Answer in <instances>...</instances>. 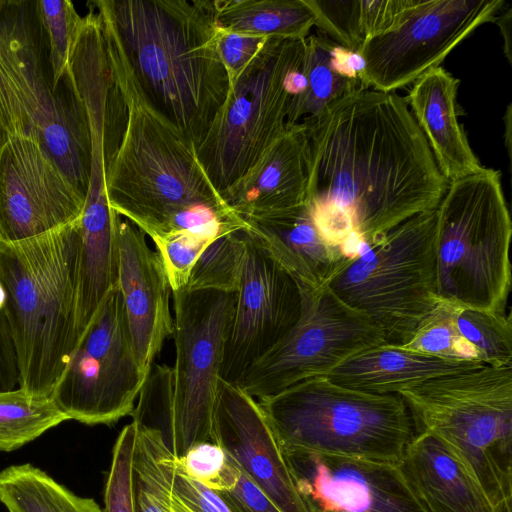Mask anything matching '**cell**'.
<instances>
[{
  "mask_svg": "<svg viewBox=\"0 0 512 512\" xmlns=\"http://www.w3.org/2000/svg\"><path fill=\"white\" fill-rule=\"evenodd\" d=\"M437 210L419 213L364 244L328 283L331 291L401 346L439 304Z\"/></svg>",
  "mask_w": 512,
  "mask_h": 512,
  "instance_id": "9c48e42d",
  "label": "cell"
},
{
  "mask_svg": "<svg viewBox=\"0 0 512 512\" xmlns=\"http://www.w3.org/2000/svg\"><path fill=\"white\" fill-rule=\"evenodd\" d=\"M138 423L133 459L137 512H171L172 485L177 457L161 433Z\"/></svg>",
  "mask_w": 512,
  "mask_h": 512,
  "instance_id": "4dcf8cb0",
  "label": "cell"
},
{
  "mask_svg": "<svg viewBox=\"0 0 512 512\" xmlns=\"http://www.w3.org/2000/svg\"><path fill=\"white\" fill-rule=\"evenodd\" d=\"M137 436L138 423L133 420L116 438L104 487V512H137L133 473Z\"/></svg>",
  "mask_w": 512,
  "mask_h": 512,
  "instance_id": "8d00e7d4",
  "label": "cell"
},
{
  "mask_svg": "<svg viewBox=\"0 0 512 512\" xmlns=\"http://www.w3.org/2000/svg\"><path fill=\"white\" fill-rule=\"evenodd\" d=\"M226 464V452L213 442L196 444L176 459L181 472L216 492L223 487Z\"/></svg>",
  "mask_w": 512,
  "mask_h": 512,
  "instance_id": "ab89813d",
  "label": "cell"
},
{
  "mask_svg": "<svg viewBox=\"0 0 512 512\" xmlns=\"http://www.w3.org/2000/svg\"><path fill=\"white\" fill-rule=\"evenodd\" d=\"M494 21H496V23L500 27V31H501V33L503 35L504 40H505V43H504L505 53H506V56H507L509 62H511L510 49H509V46H510V42H509L510 33L509 32L511 30V9H509L500 18H495Z\"/></svg>",
  "mask_w": 512,
  "mask_h": 512,
  "instance_id": "ee69618b",
  "label": "cell"
},
{
  "mask_svg": "<svg viewBox=\"0 0 512 512\" xmlns=\"http://www.w3.org/2000/svg\"><path fill=\"white\" fill-rule=\"evenodd\" d=\"M37 9L47 37L53 89L67 71L82 17L69 0L37 1Z\"/></svg>",
  "mask_w": 512,
  "mask_h": 512,
  "instance_id": "d590c367",
  "label": "cell"
},
{
  "mask_svg": "<svg viewBox=\"0 0 512 512\" xmlns=\"http://www.w3.org/2000/svg\"><path fill=\"white\" fill-rule=\"evenodd\" d=\"M245 221L251 239L296 282L311 288L328 285L350 258L323 238L308 204Z\"/></svg>",
  "mask_w": 512,
  "mask_h": 512,
  "instance_id": "44dd1931",
  "label": "cell"
},
{
  "mask_svg": "<svg viewBox=\"0 0 512 512\" xmlns=\"http://www.w3.org/2000/svg\"><path fill=\"white\" fill-rule=\"evenodd\" d=\"M246 229L212 240L194 263L185 289L237 292L246 252Z\"/></svg>",
  "mask_w": 512,
  "mask_h": 512,
  "instance_id": "d6a6232c",
  "label": "cell"
},
{
  "mask_svg": "<svg viewBox=\"0 0 512 512\" xmlns=\"http://www.w3.org/2000/svg\"><path fill=\"white\" fill-rule=\"evenodd\" d=\"M300 312L296 281L251 239L246 229V252L221 378L235 383L289 332Z\"/></svg>",
  "mask_w": 512,
  "mask_h": 512,
  "instance_id": "9a60e30c",
  "label": "cell"
},
{
  "mask_svg": "<svg viewBox=\"0 0 512 512\" xmlns=\"http://www.w3.org/2000/svg\"><path fill=\"white\" fill-rule=\"evenodd\" d=\"M118 250V289L131 341L142 367L151 370L164 341L174 333L171 287L160 256L148 246L145 234L122 218Z\"/></svg>",
  "mask_w": 512,
  "mask_h": 512,
  "instance_id": "ac0fdd59",
  "label": "cell"
},
{
  "mask_svg": "<svg viewBox=\"0 0 512 512\" xmlns=\"http://www.w3.org/2000/svg\"><path fill=\"white\" fill-rule=\"evenodd\" d=\"M285 455L308 512H426L398 464L310 451Z\"/></svg>",
  "mask_w": 512,
  "mask_h": 512,
  "instance_id": "2e32d148",
  "label": "cell"
},
{
  "mask_svg": "<svg viewBox=\"0 0 512 512\" xmlns=\"http://www.w3.org/2000/svg\"><path fill=\"white\" fill-rule=\"evenodd\" d=\"M174 367L158 366L140 392L132 415L158 430L167 448L182 457L191 447L212 442V418L236 292H172Z\"/></svg>",
  "mask_w": 512,
  "mask_h": 512,
  "instance_id": "5b68a950",
  "label": "cell"
},
{
  "mask_svg": "<svg viewBox=\"0 0 512 512\" xmlns=\"http://www.w3.org/2000/svg\"><path fill=\"white\" fill-rule=\"evenodd\" d=\"M320 34L357 52L374 36L394 29L417 0H306Z\"/></svg>",
  "mask_w": 512,
  "mask_h": 512,
  "instance_id": "83f0119b",
  "label": "cell"
},
{
  "mask_svg": "<svg viewBox=\"0 0 512 512\" xmlns=\"http://www.w3.org/2000/svg\"><path fill=\"white\" fill-rule=\"evenodd\" d=\"M511 105H508L507 107V113L505 116V126H506V132H505V143L508 150L509 158H511V111H510Z\"/></svg>",
  "mask_w": 512,
  "mask_h": 512,
  "instance_id": "f6af8a7d",
  "label": "cell"
},
{
  "mask_svg": "<svg viewBox=\"0 0 512 512\" xmlns=\"http://www.w3.org/2000/svg\"><path fill=\"white\" fill-rule=\"evenodd\" d=\"M455 322L461 336L491 366L512 364V323L505 311L458 307Z\"/></svg>",
  "mask_w": 512,
  "mask_h": 512,
  "instance_id": "836d02e7",
  "label": "cell"
},
{
  "mask_svg": "<svg viewBox=\"0 0 512 512\" xmlns=\"http://www.w3.org/2000/svg\"><path fill=\"white\" fill-rule=\"evenodd\" d=\"M84 195L37 134L7 137L0 146V240L45 234L81 218Z\"/></svg>",
  "mask_w": 512,
  "mask_h": 512,
  "instance_id": "5bb4252c",
  "label": "cell"
},
{
  "mask_svg": "<svg viewBox=\"0 0 512 512\" xmlns=\"http://www.w3.org/2000/svg\"><path fill=\"white\" fill-rule=\"evenodd\" d=\"M305 39L268 38L230 85L196 149L199 164L219 193L286 131L292 98L303 83Z\"/></svg>",
  "mask_w": 512,
  "mask_h": 512,
  "instance_id": "30bf717a",
  "label": "cell"
},
{
  "mask_svg": "<svg viewBox=\"0 0 512 512\" xmlns=\"http://www.w3.org/2000/svg\"><path fill=\"white\" fill-rule=\"evenodd\" d=\"M217 493L231 512H282L228 454L223 487Z\"/></svg>",
  "mask_w": 512,
  "mask_h": 512,
  "instance_id": "f35d334b",
  "label": "cell"
},
{
  "mask_svg": "<svg viewBox=\"0 0 512 512\" xmlns=\"http://www.w3.org/2000/svg\"><path fill=\"white\" fill-rule=\"evenodd\" d=\"M218 444L282 512H308L285 452L258 401L221 378L212 418Z\"/></svg>",
  "mask_w": 512,
  "mask_h": 512,
  "instance_id": "e0dca14e",
  "label": "cell"
},
{
  "mask_svg": "<svg viewBox=\"0 0 512 512\" xmlns=\"http://www.w3.org/2000/svg\"><path fill=\"white\" fill-rule=\"evenodd\" d=\"M218 30V51L231 85L261 51L268 38Z\"/></svg>",
  "mask_w": 512,
  "mask_h": 512,
  "instance_id": "60d3db41",
  "label": "cell"
},
{
  "mask_svg": "<svg viewBox=\"0 0 512 512\" xmlns=\"http://www.w3.org/2000/svg\"><path fill=\"white\" fill-rule=\"evenodd\" d=\"M220 195L244 220L307 204L308 173L301 125L288 127L257 162Z\"/></svg>",
  "mask_w": 512,
  "mask_h": 512,
  "instance_id": "d6986e66",
  "label": "cell"
},
{
  "mask_svg": "<svg viewBox=\"0 0 512 512\" xmlns=\"http://www.w3.org/2000/svg\"><path fill=\"white\" fill-rule=\"evenodd\" d=\"M100 25L127 108L125 132L106 180L109 207L152 241L183 231L216 238L243 228L245 220L207 178L195 148L152 104L116 37Z\"/></svg>",
  "mask_w": 512,
  "mask_h": 512,
  "instance_id": "7a4b0ae2",
  "label": "cell"
},
{
  "mask_svg": "<svg viewBox=\"0 0 512 512\" xmlns=\"http://www.w3.org/2000/svg\"><path fill=\"white\" fill-rule=\"evenodd\" d=\"M6 139L7 137L2 132H0V146L4 143Z\"/></svg>",
  "mask_w": 512,
  "mask_h": 512,
  "instance_id": "7dc6e473",
  "label": "cell"
},
{
  "mask_svg": "<svg viewBox=\"0 0 512 512\" xmlns=\"http://www.w3.org/2000/svg\"><path fill=\"white\" fill-rule=\"evenodd\" d=\"M299 125L307 204L347 211L367 245L407 219L437 209L446 193L449 182L396 92L354 90Z\"/></svg>",
  "mask_w": 512,
  "mask_h": 512,
  "instance_id": "6da1fadb",
  "label": "cell"
},
{
  "mask_svg": "<svg viewBox=\"0 0 512 512\" xmlns=\"http://www.w3.org/2000/svg\"><path fill=\"white\" fill-rule=\"evenodd\" d=\"M79 223L20 241L0 240V283L18 385L33 395H52L78 344Z\"/></svg>",
  "mask_w": 512,
  "mask_h": 512,
  "instance_id": "277c9868",
  "label": "cell"
},
{
  "mask_svg": "<svg viewBox=\"0 0 512 512\" xmlns=\"http://www.w3.org/2000/svg\"><path fill=\"white\" fill-rule=\"evenodd\" d=\"M458 306L440 301L415 334L401 347L454 361H480L475 348L457 329L455 316Z\"/></svg>",
  "mask_w": 512,
  "mask_h": 512,
  "instance_id": "e575fe53",
  "label": "cell"
},
{
  "mask_svg": "<svg viewBox=\"0 0 512 512\" xmlns=\"http://www.w3.org/2000/svg\"><path fill=\"white\" fill-rule=\"evenodd\" d=\"M398 395L418 432L438 438L494 504L511 512L512 364L436 376Z\"/></svg>",
  "mask_w": 512,
  "mask_h": 512,
  "instance_id": "8992f818",
  "label": "cell"
},
{
  "mask_svg": "<svg viewBox=\"0 0 512 512\" xmlns=\"http://www.w3.org/2000/svg\"><path fill=\"white\" fill-rule=\"evenodd\" d=\"M37 134L55 163L86 195L91 160L89 125L67 71L53 87L52 110Z\"/></svg>",
  "mask_w": 512,
  "mask_h": 512,
  "instance_id": "4316f807",
  "label": "cell"
},
{
  "mask_svg": "<svg viewBox=\"0 0 512 512\" xmlns=\"http://www.w3.org/2000/svg\"><path fill=\"white\" fill-rule=\"evenodd\" d=\"M398 466L426 512H509L496 506L478 480L427 431L417 433Z\"/></svg>",
  "mask_w": 512,
  "mask_h": 512,
  "instance_id": "7402d4cb",
  "label": "cell"
},
{
  "mask_svg": "<svg viewBox=\"0 0 512 512\" xmlns=\"http://www.w3.org/2000/svg\"><path fill=\"white\" fill-rule=\"evenodd\" d=\"M0 132L6 137L32 133L20 93L1 54Z\"/></svg>",
  "mask_w": 512,
  "mask_h": 512,
  "instance_id": "b9f144b4",
  "label": "cell"
},
{
  "mask_svg": "<svg viewBox=\"0 0 512 512\" xmlns=\"http://www.w3.org/2000/svg\"><path fill=\"white\" fill-rule=\"evenodd\" d=\"M363 61L357 52L344 49L322 34L305 39L303 84L291 101L287 128L319 117L334 101L363 89Z\"/></svg>",
  "mask_w": 512,
  "mask_h": 512,
  "instance_id": "484cf974",
  "label": "cell"
},
{
  "mask_svg": "<svg viewBox=\"0 0 512 512\" xmlns=\"http://www.w3.org/2000/svg\"><path fill=\"white\" fill-rule=\"evenodd\" d=\"M149 374L135 353L117 288L80 339L51 397L69 420L111 425L132 415Z\"/></svg>",
  "mask_w": 512,
  "mask_h": 512,
  "instance_id": "7c38bea8",
  "label": "cell"
},
{
  "mask_svg": "<svg viewBox=\"0 0 512 512\" xmlns=\"http://www.w3.org/2000/svg\"><path fill=\"white\" fill-rule=\"evenodd\" d=\"M296 283L301 297L297 322L234 383L256 400L327 376L359 353L386 344L380 329L328 285L314 289Z\"/></svg>",
  "mask_w": 512,
  "mask_h": 512,
  "instance_id": "8fae6325",
  "label": "cell"
},
{
  "mask_svg": "<svg viewBox=\"0 0 512 512\" xmlns=\"http://www.w3.org/2000/svg\"><path fill=\"white\" fill-rule=\"evenodd\" d=\"M436 210L439 300L460 308L505 311L512 222L500 172L483 168L449 182Z\"/></svg>",
  "mask_w": 512,
  "mask_h": 512,
  "instance_id": "ba28073f",
  "label": "cell"
},
{
  "mask_svg": "<svg viewBox=\"0 0 512 512\" xmlns=\"http://www.w3.org/2000/svg\"><path fill=\"white\" fill-rule=\"evenodd\" d=\"M171 512H192L173 493L171 496Z\"/></svg>",
  "mask_w": 512,
  "mask_h": 512,
  "instance_id": "bcb514c9",
  "label": "cell"
},
{
  "mask_svg": "<svg viewBox=\"0 0 512 512\" xmlns=\"http://www.w3.org/2000/svg\"><path fill=\"white\" fill-rule=\"evenodd\" d=\"M172 493L192 512H231L216 491L190 478L177 467Z\"/></svg>",
  "mask_w": 512,
  "mask_h": 512,
  "instance_id": "7bdbcfd3",
  "label": "cell"
},
{
  "mask_svg": "<svg viewBox=\"0 0 512 512\" xmlns=\"http://www.w3.org/2000/svg\"><path fill=\"white\" fill-rule=\"evenodd\" d=\"M0 54L18 88L31 131L37 134L53 101L48 42L37 1L0 0Z\"/></svg>",
  "mask_w": 512,
  "mask_h": 512,
  "instance_id": "ffe728a7",
  "label": "cell"
},
{
  "mask_svg": "<svg viewBox=\"0 0 512 512\" xmlns=\"http://www.w3.org/2000/svg\"><path fill=\"white\" fill-rule=\"evenodd\" d=\"M67 420L51 396L0 391V451L16 450Z\"/></svg>",
  "mask_w": 512,
  "mask_h": 512,
  "instance_id": "1f68e13d",
  "label": "cell"
},
{
  "mask_svg": "<svg viewBox=\"0 0 512 512\" xmlns=\"http://www.w3.org/2000/svg\"><path fill=\"white\" fill-rule=\"evenodd\" d=\"M152 104L195 150L229 91L213 0H97Z\"/></svg>",
  "mask_w": 512,
  "mask_h": 512,
  "instance_id": "3957f363",
  "label": "cell"
},
{
  "mask_svg": "<svg viewBox=\"0 0 512 512\" xmlns=\"http://www.w3.org/2000/svg\"><path fill=\"white\" fill-rule=\"evenodd\" d=\"M214 239L206 234L183 231L153 240L172 292L186 287L194 263Z\"/></svg>",
  "mask_w": 512,
  "mask_h": 512,
  "instance_id": "74e56055",
  "label": "cell"
},
{
  "mask_svg": "<svg viewBox=\"0 0 512 512\" xmlns=\"http://www.w3.org/2000/svg\"><path fill=\"white\" fill-rule=\"evenodd\" d=\"M121 218L110 207L84 208L81 215L75 298L78 343L107 297L118 288Z\"/></svg>",
  "mask_w": 512,
  "mask_h": 512,
  "instance_id": "cb8c5ba5",
  "label": "cell"
},
{
  "mask_svg": "<svg viewBox=\"0 0 512 512\" xmlns=\"http://www.w3.org/2000/svg\"><path fill=\"white\" fill-rule=\"evenodd\" d=\"M503 5V0H417L398 26L367 39L357 51L362 88L396 92L415 82L476 28L494 21Z\"/></svg>",
  "mask_w": 512,
  "mask_h": 512,
  "instance_id": "4fadbf2b",
  "label": "cell"
},
{
  "mask_svg": "<svg viewBox=\"0 0 512 512\" xmlns=\"http://www.w3.org/2000/svg\"><path fill=\"white\" fill-rule=\"evenodd\" d=\"M459 83V79L439 66L413 82L405 98L440 172L448 182L484 168L458 120Z\"/></svg>",
  "mask_w": 512,
  "mask_h": 512,
  "instance_id": "603a6c76",
  "label": "cell"
},
{
  "mask_svg": "<svg viewBox=\"0 0 512 512\" xmlns=\"http://www.w3.org/2000/svg\"><path fill=\"white\" fill-rule=\"evenodd\" d=\"M283 450L398 464L418 433L398 394H374L325 376L257 400Z\"/></svg>",
  "mask_w": 512,
  "mask_h": 512,
  "instance_id": "52a82bcc",
  "label": "cell"
},
{
  "mask_svg": "<svg viewBox=\"0 0 512 512\" xmlns=\"http://www.w3.org/2000/svg\"><path fill=\"white\" fill-rule=\"evenodd\" d=\"M483 365L480 361L445 360L383 344L350 358L325 377L364 392L398 394L430 378Z\"/></svg>",
  "mask_w": 512,
  "mask_h": 512,
  "instance_id": "d4e9b609",
  "label": "cell"
},
{
  "mask_svg": "<svg viewBox=\"0 0 512 512\" xmlns=\"http://www.w3.org/2000/svg\"><path fill=\"white\" fill-rule=\"evenodd\" d=\"M220 30L276 38L305 39L315 25L306 0H213Z\"/></svg>",
  "mask_w": 512,
  "mask_h": 512,
  "instance_id": "f1b7e54d",
  "label": "cell"
},
{
  "mask_svg": "<svg viewBox=\"0 0 512 512\" xmlns=\"http://www.w3.org/2000/svg\"><path fill=\"white\" fill-rule=\"evenodd\" d=\"M0 501L8 512H104L93 498L74 494L29 463L0 471Z\"/></svg>",
  "mask_w": 512,
  "mask_h": 512,
  "instance_id": "f546056e",
  "label": "cell"
}]
</instances>
